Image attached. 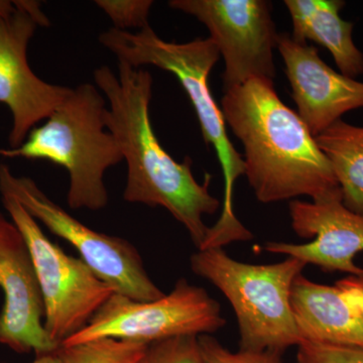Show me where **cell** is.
<instances>
[{"instance_id":"13","label":"cell","mask_w":363,"mask_h":363,"mask_svg":"<svg viewBox=\"0 0 363 363\" xmlns=\"http://www.w3.org/2000/svg\"><path fill=\"white\" fill-rule=\"evenodd\" d=\"M277 48L298 116L316 138L346 112L363 108V82L338 73L320 58L317 48L279 33Z\"/></svg>"},{"instance_id":"6","label":"cell","mask_w":363,"mask_h":363,"mask_svg":"<svg viewBox=\"0 0 363 363\" xmlns=\"http://www.w3.org/2000/svg\"><path fill=\"white\" fill-rule=\"evenodd\" d=\"M1 201L32 255L44 303L45 330L52 342L61 347L87 326L114 291L80 257L67 255L49 240L16 198L1 194Z\"/></svg>"},{"instance_id":"17","label":"cell","mask_w":363,"mask_h":363,"mask_svg":"<svg viewBox=\"0 0 363 363\" xmlns=\"http://www.w3.org/2000/svg\"><path fill=\"white\" fill-rule=\"evenodd\" d=\"M149 344L104 338L57 351L62 363H140Z\"/></svg>"},{"instance_id":"23","label":"cell","mask_w":363,"mask_h":363,"mask_svg":"<svg viewBox=\"0 0 363 363\" xmlns=\"http://www.w3.org/2000/svg\"><path fill=\"white\" fill-rule=\"evenodd\" d=\"M32 363H62V362L60 359L58 353L55 352L35 357V360Z\"/></svg>"},{"instance_id":"4","label":"cell","mask_w":363,"mask_h":363,"mask_svg":"<svg viewBox=\"0 0 363 363\" xmlns=\"http://www.w3.org/2000/svg\"><path fill=\"white\" fill-rule=\"evenodd\" d=\"M106 108V99L96 86L79 84L20 147L0 149V157L44 160L63 167L69 175V207L104 209L108 204L105 173L123 161L116 138L105 126Z\"/></svg>"},{"instance_id":"16","label":"cell","mask_w":363,"mask_h":363,"mask_svg":"<svg viewBox=\"0 0 363 363\" xmlns=\"http://www.w3.org/2000/svg\"><path fill=\"white\" fill-rule=\"evenodd\" d=\"M315 138L330 162L344 206L363 216V126L340 119Z\"/></svg>"},{"instance_id":"19","label":"cell","mask_w":363,"mask_h":363,"mask_svg":"<svg viewBox=\"0 0 363 363\" xmlns=\"http://www.w3.org/2000/svg\"><path fill=\"white\" fill-rule=\"evenodd\" d=\"M205 363H284L283 352L240 350L233 352L209 334L198 336Z\"/></svg>"},{"instance_id":"11","label":"cell","mask_w":363,"mask_h":363,"mask_svg":"<svg viewBox=\"0 0 363 363\" xmlns=\"http://www.w3.org/2000/svg\"><path fill=\"white\" fill-rule=\"evenodd\" d=\"M0 344L35 357L59 350L44 327V303L30 250L20 229L0 212Z\"/></svg>"},{"instance_id":"2","label":"cell","mask_w":363,"mask_h":363,"mask_svg":"<svg viewBox=\"0 0 363 363\" xmlns=\"http://www.w3.org/2000/svg\"><path fill=\"white\" fill-rule=\"evenodd\" d=\"M221 111L242 143L245 176L259 202L342 198L330 162L297 112L279 99L274 81L250 79L224 91Z\"/></svg>"},{"instance_id":"20","label":"cell","mask_w":363,"mask_h":363,"mask_svg":"<svg viewBox=\"0 0 363 363\" xmlns=\"http://www.w3.org/2000/svg\"><path fill=\"white\" fill-rule=\"evenodd\" d=\"M95 4L104 11L116 30L143 28L149 26L147 18L154 1L152 0H97Z\"/></svg>"},{"instance_id":"24","label":"cell","mask_w":363,"mask_h":363,"mask_svg":"<svg viewBox=\"0 0 363 363\" xmlns=\"http://www.w3.org/2000/svg\"><path fill=\"white\" fill-rule=\"evenodd\" d=\"M16 9L14 1H7V0H0V14H7L13 13Z\"/></svg>"},{"instance_id":"15","label":"cell","mask_w":363,"mask_h":363,"mask_svg":"<svg viewBox=\"0 0 363 363\" xmlns=\"http://www.w3.org/2000/svg\"><path fill=\"white\" fill-rule=\"evenodd\" d=\"M293 21L292 38L312 40L326 48L343 75L355 79L363 74V54L352 39L353 23L340 18L341 0H285Z\"/></svg>"},{"instance_id":"10","label":"cell","mask_w":363,"mask_h":363,"mask_svg":"<svg viewBox=\"0 0 363 363\" xmlns=\"http://www.w3.org/2000/svg\"><path fill=\"white\" fill-rule=\"evenodd\" d=\"M13 13L0 14V104L13 116L11 149L20 147L38 123L49 118L63 104L72 88L50 84L33 73L28 47L38 26H49L40 4L14 1Z\"/></svg>"},{"instance_id":"8","label":"cell","mask_w":363,"mask_h":363,"mask_svg":"<svg viewBox=\"0 0 363 363\" xmlns=\"http://www.w3.org/2000/svg\"><path fill=\"white\" fill-rule=\"evenodd\" d=\"M225 324L219 303L204 289L181 279L171 293L154 301L114 293L87 326L62 345L104 338L152 344L178 336L210 335Z\"/></svg>"},{"instance_id":"18","label":"cell","mask_w":363,"mask_h":363,"mask_svg":"<svg viewBox=\"0 0 363 363\" xmlns=\"http://www.w3.org/2000/svg\"><path fill=\"white\" fill-rule=\"evenodd\" d=\"M140 363H205L198 336L185 335L149 344Z\"/></svg>"},{"instance_id":"21","label":"cell","mask_w":363,"mask_h":363,"mask_svg":"<svg viewBox=\"0 0 363 363\" xmlns=\"http://www.w3.org/2000/svg\"><path fill=\"white\" fill-rule=\"evenodd\" d=\"M297 363H363V348L303 341L298 346Z\"/></svg>"},{"instance_id":"1","label":"cell","mask_w":363,"mask_h":363,"mask_svg":"<svg viewBox=\"0 0 363 363\" xmlns=\"http://www.w3.org/2000/svg\"><path fill=\"white\" fill-rule=\"evenodd\" d=\"M93 78L108 102L105 126L128 164L123 199L164 208L185 227L199 250L209 230L204 216L216 213L222 203L210 193V174L199 183L193 175L191 157L175 161L157 140L150 117L154 82L150 72L118 60L117 74L102 66L95 69Z\"/></svg>"},{"instance_id":"14","label":"cell","mask_w":363,"mask_h":363,"mask_svg":"<svg viewBox=\"0 0 363 363\" xmlns=\"http://www.w3.org/2000/svg\"><path fill=\"white\" fill-rule=\"evenodd\" d=\"M291 307L301 342L363 348V317L337 286L298 274L291 290Z\"/></svg>"},{"instance_id":"9","label":"cell","mask_w":363,"mask_h":363,"mask_svg":"<svg viewBox=\"0 0 363 363\" xmlns=\"http://www.w3.org/2000/svg\"><path fill=\"white\" fill-rule=\"evenodd\" d=\"M169 6L204 23L223 57L224 91L250 79L274 81L279 33L266 0H171Z\"/></svg>"},{"instance_id":"22","label":"cell","mask_w":363,"mask_h":363,"mask_svg":"<svg viewBox=\"0 0 363 363\" xmlns=\"http://www.w3.org/2000/svg\"><path fill=\"white\" fill-rule=\"evenodd\" d=\"M336 286L342 291L348 302L363 317V277H348L337 281Z\"/></svg>"},{"instance_id":"3","label":"cell","mask_w":363,"mask_h":363,"mask_svg":"<svg viewBox=\"0 0 363 363\" xmlns=\"http://www.w3.org/2000/svg\"><path fill=\"white\" fill-rule=\"evenodd\" d=\"M99 42L117 60L135 68L155 66L174 74L194 107L205 143L216 152L224 178L222 211L199 250L252 240V233L236 217L233 206L234 186L245 175V162L227 135L223 113L210 90V73L220 58L213 40L198 38L183 44L166 42L149 26L138 33L111 28L100 35Z\"/></svg>"},{"instance_id":"25","label":"cell","mask_w":363,"mask_h":363,"mask_svg":"<svg viewBox=\"0 0 363 363\" xmlns=\"http://www.w3.org/2000/svg\"><path fill=\"white\" fill-rule=\"evenodd\" d=\"M0 363H7V362H0Z\"/></svg>"},{"instance_id":"7","label":"cell","mask_w":363,"mask_h":363,"mask_svg":"<svg viewBox=\"0 0 363 363\" xmlns=\"http://www.w3.org/2000/svg\"><path fill=\"white\" fill-rule=\"evenodd\" d=\"M0 194L13 196L35 220L70 243L114 293L142 302L164 295L150 278L140 252L130 241L86 226L52 201L33 179L14 176L4 164H0Z\"/></svg>"},{"instance_id":"5","label":"cell","mask_w":363,"mask_h":363,"mask_svg":"<svg viewBox=\"0 0 363 363\" xmlns=\"http://www.w3.org/2000/svg\"><path fill=\"white\" fill-rule=\"evenodd\" d=\"M190 266L230 303L240 328V350L284 352L301 343L291 290L307 266L304 262L286 257L278 264H245L231 259L223 248H210L193 253Z\"/></svg>"},{"instance_id":"12","label":"cell","mask_w":363,"mask_h":363,"mask_svg":"<svg viewBox=\"0 0 363 363\" xmlns=\"http://www.w3.org/2000/svg\"><path fill=\"white\" fill-rule=\"evenodd\" d=\"M291 225L298 236L313 241L305 245L266 243L264 250L288 255L325 272H347L363 277L354 257L363 250V216L344 206L342 198L290 202Z\"/></svg>"}]
</instances>
